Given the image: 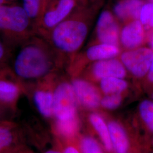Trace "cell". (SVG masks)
Listing matches in <instances>:
<instances>
[{"label": "cell", "mask_w": 153, "mask_h": 153, "mask_svg": "<svg viewBox=\"0 0 153 153\" xmlns=\"http://www.w3.org/2000/svg\"><path fill=\"white\" fill-rule=\"evenodd\" d=\"M55 61L47 47L34 41L25 44L16 55L13 69L16 76L23 79H36L54 69Z\"/></svg>", "instance_id": "6da1fadb"}, {"label": "cell", "mask_w": 153, "mask_h": 153, "mask_svg": "<svg viewBox=\"0 0 153 153\" xmlns=\"http://www.w3.org/2000/svg\"><path fill=\"white\" fill-rule=\"evenodd\" d=\"M88 33L86 23L78 19H67L50 31L52 44L61 53L71 55L83 44Z\"/></svg>", "instance_id": "7a4b0ae2"}, {"label": "cell", "mask_w": 153, "mask_h": 153, "mask_svg": "<svg viewBox=\"0 0 153 153\" xmlns=\"http://www.w3.org/2000/svg\"><path fill=\"white\" fill-rule=\"evenodd\" d=\"M30 19L25 9L18 6L0 7V31L10 38L21 37L30 28Z\"/></svg>", "instance_id": "3957f363"}, {"label": "cell", "mask_w": 153, "mask_h": 153, "mask_svg": "<svg viewBox=\"0 0 153 153\" xmlns=\"http://www.w3.org/2000/svg\"><path fill=\"white\" fill-rule=\"evenodd\" d=\"M53 115L58 120H64L76 116L77 99L71 84L62 82L53 93Z\"/></svg>", "instance_id": "277c9868"}, {"label": "cell", "mask_w": 153, "mask_h": 153, "mask_svg": "<svg viewBox=\"0 0 153 153\" xmlns=\"http://www.w3.org/2000/svg\"><path fill=\"white\" fill-rule=\"evenodd\" d=\"M153 58L152 49L139 47L123 52L121 55V62L131 74L141 78L148 73Z\"/></svg>", "instance_id": "5b68a950"}, {"label": "cell", "mask_w": 153, "mask_h": 153, "mask_svg": "<svg viewBox=\"0 0 153 153\" xmlns=\"http://www.w3.org/2000/svg\"><path fill=\"white\" fill-rule=\"evenodd\" d=\"M97 36L100 43L118 45L120 41L119 27L113 15L103 11L97 24Z\"/></svg>", "instance_id": "8992f818"}, {"label": "cell", "mask_w": 153, "mask_h": 153, "mask_svg": "<svg viewBox=\"0 0 153 153\" xmlns=\"http://www.w3.org/2000/svg\"><path fill=\"white\" fill-rule=\"evenodd\" d=\"M71 85L78 102L88 109H95L100 105L101 96L98 90L90 82L80 78H75Z\"/></svg>", "instance_id": "52a82bcc"}, {"label": "cell", "mask_w": 153, "mask_h": 153, "mask_svg": "<svg viewBox=\"0 0 153 153\" xmlns=\"http://www.w3.org/2000/svg\"><path fill=\"white\" fill-rule=\"evenodd\" d=\"M145 39V27L139 19L128 22L120 33L121 44L129 50L139 48Z\"/></svg>", "instance_id": "ba28073f"}, {"label": "cell", "mask_w": 153, "mask_h": 153, "mask_svg": "<svg viewBox=\"0 0 153 153\" xmlns=\"http://www.w3.org/2000/svg\"><path fill=\"white\" fill-rule=\"evenodd\" d=\"M75 5L74 0H59L54 8L45 12L40 26L43 30L51 31L65 20Z\"/></svg>", "instance_id": "9c48e42d"}, {"label": "cell", "mask_w": 153, "mask_h": 153, "mask_svg": "<svg viewBox=\"0 0 153 153\" xmlns=\"http://www.w3.org/2000/svg\"><path fill=\"white\" fill-rule=\"evenodd\" d=\"M91 73L94 78L100 81L108 77L124 78L126 71L120 61L114 58L95 62L91 66Z\"/></svg>", "instance_id": "30bf717a"}, {"label": "cell", "mask_w": 153, "mask_h": 153, "mask_svg": "<svg viewBox=\"0 0 153 153\" xmlns=\"http://www.w3.org/2000/svg\"><path fill=\"white\" fill-rule=\"evenodd\" d=\"M108 126L112 150L115 153H128L129 141L123 126L115 121H110Z\"/></svg>", "instance_id": "8fae6325"}, {"label": "cell", "mask_w": 153, "mask_h": 153, "mask_svg": "<svg viewBox=\"0 0 153 153\" xmlns=\"http://www.w3.org/2000/svg\"><path fill=\"white\" fill-rule=\"evenodd\" d=\"M143 5L142 0H124L115 6L114 11L116 16L121 20L130 22L139 19Z\"/></svg>", "instance_id": "7c38bea8"}, {"label": "cell", "mask_w": 153, "mask_h": 153, "mask_svg": "<svg viewBox=\"0 0 153 153\" xmlns=\"http://www.w3.org/2000/svg\"><path fill=\"white\" fill-rule=\"evenodd\" d=\"M119 53L118 45L100 43L89 47L86 52V56L88 60L96 62L114 59Z\"/></svg>", "instance_id": "4fadbf2b"}, {"label": "cell", "mask_w": 153, "mask_h": 153, "mask_svg": "<svg viewBox=\"0 0 153 153\" xmlns=\"http://www.w3.org/2000/svg\"><path fill=\"white\" fill-rule=\"evenodd\" d=\"M89 120L94 129L98 134L104 148L108 152L113 150L108 126L103 118L97 113H93L89 116Z\"/></svg>", "instance_id": "5bb4252c"}, {"label": "cell", "mask_w": 153, "mask_h": 153, "mask_svg": "<svg viewBox=\"0 0 153 153\" xmlns=\"http://www.w3.org/2000/svg\"><path fill=\"white\" fill-rule=\"evenodd\" d=\"M33 101L39 112L44 117L53 115V93L45 90H38L33 94Z\"/></svg>", "instance_id": "9a60e30c"}, {"label": "cell", "mask_w": 153, "mask_h": 153, "mask_svg": "<svg viewBox=\"0 0 153 153\" xmlns=\"http://www.w3.org/2000/svg\"><path fill=\"white\" fill-rule=\"evenodd\" d=\"M19 88L15 82L3 78L0 74V103L13 104L18 98Z\"/></svg>", "instance_id": "2e32d148"}, {"label": "cell", "mask_w": 153, "mask_h": 153, "mask_svg": "<svg viewBox=\"0 0 153 153\" xmlns=\"http://www.w3.org/2000/svg\"><path fill=\"white\" fill-rule=\"evenodd\" d=\"M128 84L123 78H105L100 80V88L105 95L121 94L128 88Z\"/></svg>", "instance_id": "e0dca14e"}, {"label": "cell", "mask_w": 153, "mask_h": 153, "mask_svg": "<svg viewBox=\"0 0 153 153\" xmlns=\"http://www.w3.org/2000/svg\"><path fill=\"white\" fill-rule=\"evenodd\" d=\"M57 130L61 135L70 137L75 135L78 129L77 117H74L64 120H58L57 121Z\"/></svg>", "instance_id": "ac0fdd59"}, {"label": "cell", "mask_w": 153, "mask_h": 153, "mask_svg": "<svg viewBox=\"0 0 153 153\" xmlns=\"http://www.w3.org/2000/svg\"><path fill=\"white\" fill-rule=\"evenodd\" d=\"M140 115L149 131L153 132V102L144 100L139 106Z\"/></svg>", "instance_id": "d6986e66"}, {"label": "cell", "mask_w": 153, "mask_h": 153, "mask_svg": "<svg viewBox=\"0 0 153 153\" xmlns=\"http://www.w3.org/2000/svg\"><path fill=\"white\" fill-rule=\"evenodd\" d=\"M139 20L145 28L153 30V4L148 3L142 6Z\"/></svg>", "instance_id": "ffe728a7"}, {"label": "cell", "mask_w": 153, "mask_h": 153, "mask_svg": "<svg viewBox=\"0 0 153 153\" xmlns=\"http://www.w3.org/2000/svg\"><path fill=\"white\" fill-rule=\"evenodd\" d=\"M122 102L121 94H114L105 95L101 98L100 105L105 109L112 110L118 108Z\"/></svg>", "instance_id": "44dd1931"}, {"label": "cell", "mask_w": 153, "mask_h": 153, "mask_svg": "<svg viewBox=\"0 0 153 153\" xmlns=\"http://www.w3.org/2000/svg\"><path fill=\"white\" fill-rule=\"evenodd\" d=\"M81 147L83 153H104L98 142L93 137L86 136L83 138Z\"/></svg>", "instance_id": "7402d4cb"}, {"label": "cell", "mask_w": 153, "mask_h": 153, "mask_svg": "<svg viewBox=\"0 0 153 153\" xmlns=\"http://www.w3.org/2000/svg\"><path fill=\"white\" fill-rule=\"evenodd\" d=\"M40 0H23V9L30 19L38 16Z\"/></svg>", "instance_id": "603a6c76"}, {"label": "cell", "mask_w": 153, "mask_h": 153, "mask_svg": "<svg viewBox=\"0 0 153 153\" xmlns=\"http://www.w3.org/2000/svg\"><path fill=\"white\" fill-rule=\"evenodd\" d=\"M13 136L7 128L0 126V152L9 147L13 142Z\"/></svg>", "instance_id": "cb8c5ba5"}, {"label": "cell", "mask_w": 153, "mask_h": 153, "mask_svg": "<svg viewBox=\"0 0 153 153\" xmlns=\"http://www.w3.org/2000/svg\"><path fill=\"white\" fill-rule=\"evenodd\" d=\"M147 74H148V80L150 82L153 83V58Z\"/></svg>", "instance_id": "d4e9b609"}, {"label": "cell", "mask_w": 153, "mask_h": 153, "mask_svg": "<svg viewBox=\"0 0 153 153\" xmlns=\"http://www.w3.org/2000/svg\"><path fill=\"white\" fill-rule=\"evenodd\" d=\"M5 55V49L4 44L0 41V62L2 61Z\"/></svg>", "instance_id": "484cf974"}, {"label": "cell", "mask_w": 153, "mask_h": 153, "mask_svg": "<svg viewBox=\"0 0 153 153\" xmlns=\"http://www.w3.org/2000/svg\"><path fill=\"white\" fill-rule=\"evenodd\" d=\"M64 153H80L76 148L73 146H69L66 148L64 151Z\"/></svg>", "instance_id": "4316f807"}, {"label": "cell", "mask_w": 153, "mask_h": 153, "mask_svg": "<svg viewBox=\"0 0 153 153\" xmlns=\"http://www.w3.org/2000/svg\"><path fill=\"white\" fill-rule=\"evenodd\" d=\"M148 41L153 51V30L149 33L148 35Z\"/></svg>", "instance_id": "83f0119b"}, {"label": "cell", "mask_w": 153, "mask_h": 153, "mask_svg": "<svg viewBox=\"0 0 153 153\" xmlns=\"http://www.w3.org/2000/svg\"><path fill=\"white\" fill-rule=\"evenodd\" d=\"M45 153H60L59 152L57 151H55V150H49L48 152H47Z\"/></svg>", "instance_id": "f1b7e54d"}, {"label": "cell", "mask_w": 153, "mask_h": 153, "mask_svg": "<svg viewBox=\"0 0 153 153\" xmlns=\"http://www.w3.org/2000/svg\"><path fill=\"white\" fill-rule=\"evenodd\" d=\"M5 0H0V7L1 6L3 5V4H4V2Z\"/></svg>", "instance_id": "f546056e"}, {"label": "cell", "mask_w": 153, "mask_h": 153, "mask_svg": "<svg viewBox=\"0 0 153 153\" xmlns=\"http://www.w3.org/2000/svg\"><path fill=\"white\" fill-rule=\"evenodd\" d=\"M149 2H150V3H153V0H149Z\"/></svg>", "instance_id": "4dcf8cb0"}, {"label": "cell", "mask_w": 153, "mask_h": 153, "mask_svg": "<svg viewBox=\"0 0 153 153\" xmlns=\"http://www.w3.org/2000/svg\"></svg>", "instance_id": "1f68e13d"}, {"label": "cell", "mask_w": 153, "mask_h": 153, "mask_svg": "<svg viewBox=\"0 0 153 153\" xmlns=\"http://www.w3.org/2000/svg\"></svg>", "instance_id": "d6a6232c"}]
</instances>
